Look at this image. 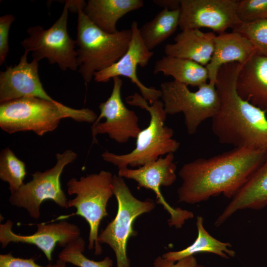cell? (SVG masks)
I'll use <instances>...</instances> for the list:
<instances>
[{
    "label": "cell",
    "instance_id": "19",
    "mask_svg": "<svg viewBox=\"0 0 267 267\" xmlns=\"http://www.w3.org/2000/svg\"><path fill=\"white\" fill-rule=\"evenodd\" d=\"M267 206V151L265 159L215 222L219 226L236 211L259 210Z\"/></svg>",
    "mask_w": 267,
    "mask_h": 267
},
{
    "label": "cell",
    "instance_id": "25",
    "mask_svg": "<svg viewBox=\"0 0 267 267\" xmlns=\"http://www.w3.org/2000/svg\"><path fill=\"white\" fill-rule=\"evenodd\" d=\"M26 165L8 147L0 154V178L8 183L11 194L16 192L24 183Z\"/></svg>",
    "mask_w": 267,
    "mask_h": 267
},
{
    "label": "cell",
    "instance_id": "8",
    "mask_svg": "<svg viewBox=\"0 0 267 267\" xmlns=\"http://www.w3.org/2000/svg\"><path fill=\"white\" fill-rule=\"evenodd\" d=\"M160 90L166 114L182 113L189 134H194L203 122L213 118L220 108L216 84L210 82L191 91L186 85L173 80L162 83Z\"/></svg>",
    "mask_w": 267,
    "mask_h": 267
},
{
    "label": "cell",
    "instance_id": "33",
    "mask_svg": "<svg viewBox=\"0 0 267 267\" xmlns=\"http://www.w3.org/2000/svg\"><path fill=\"white\" fill-rule=\"evenodd\" d=\"M57 262L59 263V267H66V263L58 259Z\"/></svg>",
    "mask_w": 267,
    "mask_h": 267
},
{
    "label": "cell",
    "instance_id": "16",
    "mask_svg": "<svg viewBox=\"0 0 267 267\" xmlns=\"http://www.w3.org/2000/svg\"><path fill=\"white\" fill-rule=\"evenodd\" d=\"M28 53L24 52L17 64L6 66L5 70L0 72V104L24 97L56 101L43 88L39 75V62L33 59L29 63Z\"/></svg>",
    "mask_w": 267,
    "mask_h": 267
},
{
    "label": "cell",
    "instance_id": "27",
    "mask_svg": "<svg viewBox=\"0 0 267 267\" xmlns=\"http://www.w3.org/2000/svg\"><path fill=\"white\" fill-rule=\"evenodd\" d=\"M246 37L256 51L267 56V19L249 23L242 22L232 29Z\"/></svg>",
    "mask_w": 267,
    "mask_h": 267
},
{
    "label": "cell",
    "instance_id": "24",
    "mask_svg": "<svg viewBox=\"0 0 267 267\" xmlns=\"http://www.w3.org/2000/svg\"><path fill=\"white\" fill-rule=\"evenodd\" d=\"M179 8H164L150 21L139 28L140 36L147 48L151 50L164 42L179 26Z\"/></svg>",
    "mask_w": 267,
    "mask_h": 267
},
{
    "label": "cell",
    "instance_id": "1",
    "mask_svg": "<svg viewBox=\"0 0 267 267\" xmlns=\"http://www.w3.org/2000/svg\"><path fill=\"white\" fill-rule=\"evenodd\" d=\"M267 150L233 149L184 164L178 172L182 182L178 202L194 204L221 194L232 199L263 162Z\"/></svg>",
    "mask_w": 267,
    "mask_h": 267
},
{
    "label": "cell",
    "instance_id": "14",
    "mask_svg": "<svg viewBox=\"0 0 267 267\" xmlns=\"http://www.w3.org/2000/svg\"><path fill=\"white\" fill-rule=\"evenodd\" d=\"M131 29L132 36L126 52L111 66L95 73L94 80L97 83H106L115 77L128 78L138 88L143 98L151 104L161 98V91L143 85L138 78L136 70L137 66L144 67L148 64L154 52L149 50L143 43L137 22H132Z\"/></svg>",
    "mask_w": 267,
    "mask_h": 267
},
{
    "label": "cell",
    "instance_id": "7",
    "mask_svg": "<svg viewBox=\"0 0 267 267\" xmlns=\"http://www.w3.org/2000/svg\"><path fill=\"white\" fill-rule=\"evenodd\" d=\"M113 191L118 203L115 218L98 234V242L106 244L114 251L117 267H131L127 254V242L137 232L133 225L140 215L150 212L155 208L154 202L148 199L141 201L131 193L123 178L113 176Z\"/></svg>",
    "mask_w": 267,
    "mask_h": 267
},
{
    "label": "cell",
    "instance_id": "13",
    "mask_svg": "<svg viewBox=\"0 0 267 267\" xmlns=\"http://www.w3.org/2000/svg\"><path fill=\"white\" fill-rule=\"evenodd\" d=\"M239 0H180L179 27L182 30L207 28L218 34L242 22L236 14Z\"/></svg>",
    "mask_w": 267,
    "mask_h": 267
},
{
    "label": "cell",
    "instance_id": "35",
    "mask_svg": "<svg viewBox=\"0 0 267 267\" xmlns=\"http://www.w3.org/2000/svg\"></svg>",
    "mask_w": 267,
    "mask_h": 267
},
{
    "label": "cell",
    "instance_id": "5",
    "mask_svg": "<svg viewBox=\"0 0 267 267\" xmlns=\"http://www.w3.org/2000/svg\"><path fill=\"white\" fill-rule=\"evenodd\" d=\"M127 104L143 109L150 114L147 127L140 131L136 137L135 147L130 153L116 154L106 151L101 154L103 159L118 169L142 166L157 160L160 157L175 152L179 142L173 138L174 131L165 125L167 114L163 102L157 100L151 104L137 93L126 98Z\"/></svg>",
    "mask_w": 267,
    "mask_h": 267
},
{
    "label": "cell",
    "instance_id": "10",
    "mask_svg": "<svg viewBox=\"0 0 267 267\" xmlns=\"http://www.w3.org/2000/svg\"><path fill=\"white\" fill-rule=\"evenodd\" d=\"M55 157L56 162L53 167L43 172H35L32 174V180L24 183L9 197L12 206L24 208L33 219L40 218L41 205L46 200L68 208V200L61 188L60 176L64 168L76 159L77 154L67 149L62 153H57Z\"/></svg>",
    "mask_w": 267,
    "mask_h": 267
},
{
    "label": "cell",
    "instance_id": "4",
    "mask_svg": "<svg viewBox=\"0 0 267 267\" xmlns=\"http://www.w3.org/2000/svg\"><path fill=\"white\" fill-rule=\"evenodd\" d=\"M84 0H78L76 44L78 71L89 83L95 73L118 61L126 52L131 41V29L108 34L93 24L83 11Z\"/></svg>",
    "mask_w": 267,
    "mask_h": 267
},
{
    "label": "cell",
    "instance_id": "6",
    "mask_svg": "<svg viewBox=\"0 0 267 267\" xmlns=\"http://www.w3.org/2000/svg\"><path fill=\"white\" fill-rule=\"evenodd\" d=\"M112 174L101 171L98 173L82 177L79 180L71 178L67 183V193L75 194V197L68 201V206L75 207L76 212L70 215L63 216L57 220H65L73 215L84 218L88 222L89 231L88 249H94V254L100 255L102 247L98 242V228L103 218L108 216L106 206L114 195Z\"/></svg>",
    "mask_w": 267,
    "mask_h": 267
},
{
    "label": "cell",
    "instance_id": "22",
    "mask_svg": "<svg viewBox=\"0 0 267 267\" xmlns=\"http://www.w3.org/2000/svg\"><path fill=\"white\" fill-rule=\"evenodd\" d=\"M162 73L164 76H172L174 80L187 86L199 87L209 80L205 66L192 60L165 56L156 61L153 73Z\"/></svg>",
    "mask_w": 267,
    "mask_h": 267
},
{
    "label": "cell",
    "instance_id": "17",
    "mask_svg": "<svg viewBox=\"0 0 267 267\" xmlns=\"http://www.w3.org/2000/svg\"><path fill=\"white\" fill-rule=\"evenodd\" d=\"M236 89L241 98L267 114V56L256 51L242 65Z\"/></svg>",
    "mask_w": 267,
    "mask_h": 267
},
{
    "label": "cell",
    "instance_id": "34",
    "mask_svg": "<svg viewBox=\"0 0 267 267\" xmlns=\"http://www.w3.org/2000/svg\"><path fill=\"white\" fill-rule=\"evenodd\" d=\"M196 267H205L202 265L197 264Z\"/></svg>",
    "mask_w": 267,
    "mask_h": 267
},
{
    "label": "cell",
    "instance_id": "20",
    "mask_svg": "<svg viewBox=\"0 0 267 267\" xmlns=\"http://www.w3.org/2000/svg\"><path fill=\"white\" fill-rule=\"evenodd\" d=\"M216 35L199 29H186L178 33L173 44H168L164 49L166 56L185 58L206 66L214 48Z\"/></svg>",
    "mask_w": 267,
    "mask_h": 267
},
{
    "label": "cell",
    "instance_id": "31",
    "mask_svg": "<svg viewBox=\"0 0 267 267\" xmlns=\"http://www.w3.org/2000/svg\"><path fill=\"white\" fill-rule=\"evenodd\" d=\"M198 263L193 255L181 259L177 263L164 259L162 256L155 258L153 262L154 267H196Z\"/></svg>",
    "mask_w": 267,
    "mask_h": 267
},
{
    "label": "cell",
    "instance_id": "28",
    "mask_svg": "<svg viewBox=\"0 0 267 267\" xmlns=\"http://www.w3.org/2000/svg\"><path fill=\"white\" fill-rule=\"evenodd\" d=\"M236 14L243 23L267 20V0H239Z\"/></svg>",
    "mask_w": 267,
    "mask_h": 267
},
{
    "label": "cell",
    "instance_id": "15",
    "mask_svg": "<svg viewBox=\"0 0 267 267\" xmlns=\"http://www.w3.org/2000/svg\"><path fill=\"white\" fill-rule=\"evenodd\" d=\"M13 224L9 220L0 224L1 247L5 248L11 242L34 245L44 253L49 262L52 261V253L57 245L64 248L81 236L79 227L65 220L56 223H37V231L29 235L16 234L12 230Z\"/></svg>",
    "mask_w": 267,
    "mask_h": 267
},
{
    "label": "cell",
    "instance_id": "29",
    "mask_svg": "<svg viewBox=\"0 0 267 267\" xmlns=\"http://www.w3.org/2000/svg\"><path fill=\"white\" fill-rule=\"evenodd\" d=\"M14 20V16L11 14H5L0 17V65L5 62L8 53L9 31Z\"/></svg>",
    "mask_w": 267,
    "mask_h": 267
},
{
    "label": "cell",
    "instance_id": "23",
    "mask_svg": "<svg viewBox=\"0 0 267 267\" xmlns=\"http://www.w3.org/2000/svg\"><path fill=\"white\" fill-rule=\"evenodd\" d=\"M196 225L198 235L191 245L179 251L168 252L163 254L162 257L176 262L186 257L199 253L215 254L224 259L235 256V252L229 249L232 247L230 243L223 242L216 239L205 229L202 217H197Z\"/></svg>",
    "mask_w": 267,
    "mask_h": 267
},
{
    "label": "cell",
    "instance_id": "11",
    "mask_svg": "<svg viewBox=\"0 0 267 267\" xmlns=\"http://www.w3.org/2000/svg\"><path fill=\"white\" fill-rule=\"evenodd\" d=\"M174 159V153H169L165 157H160L157 160L136 169L121 168L119 169L118 176L133 179L139 187L152 190L156 195V202L162 205L170 215L168 220V225L178 229L186 221L193 218L194 214L180 208H173L166 202L161 193V186H171L177 179V166Z\"/></svg>",
    "mask_w": 267,
    "mask_h": 267
},
{
    "label": "cell",
    "instance_id": "18",
    "mask_svg": "<svg viewBox=\"0 0 267 267\" xmlns=\"http://www.w3.org/2000/svg\"><path fill=\"white\" fill-rule=\"evenodd\" d=\"M255 52L251 42L238 32L218 34L211 59L206 66L209 82L216 84L218 72L223 65L234 62L243 64Z\"/></svg>",
    "mask_w": 267,
    "mask_h": 267
},
{
    "label": "cell",
    "instance_id": "9",
    "mask_svg": "<svg viewBox=\"0 0 267 267\" xmlns=\"http://www.w3.org/2000/svg\"><path fill=\"white\" fill-rule=\"evenodd\" d=\"M68 11L67 0L61 15L50 28L45 30L40 25L31 27L27 30L29 37L21 42L25 52H32L33 59L39 62L46 58L50 64H57L63 71L78 69L76 41L67 32Z\"/></svg>",
    "mask_w": 267,
    "mask_h": 267
},
{
    "label": "cell",
    "instance_id": "21",
    "mask_svg": "<svg viewBox=\"0 0 267 267\" xmlns=\"http://www.w3.org/2000/svg\"><path fill=\"white\" fill-rule=\"evenodd\" d=\"M143 6L142 0H89L83 11L102 31L114 34L118 20L128 13Z\"/></svg>",
    "mask_w": 267,
    "mask_h": 267
},
{
    "label": "cell",
    "instance_id": "2",
    "mask_svg": "<svg viewBox=\"0 0 267 267\" xmlns=\"http://www.w3.org/2000/svg\"><path fill=\"white\" fill-rule=\"evenodd\" d=\"M242 65L227 64L218 72L216 88L220 106L212 118L211 129L221 143L267 150L266 112L241 98L236 91V78Z\"/></svg>",
    "mask_w": 267,
    "mask_h": 267
},
{
    "label": "cell",
    "instance_id": "3",
    "mask_svg": "<svg viewBox=\"0 0 267 267\" xmlns=\"http://www.w3.org/2000/svg\"><path fill=\"white\" fill-rule=\"evenodd\" d=\"M97 117L89 108L74 109L57 101L34 97H24L0 105V127L10 134L33 131L43 136L55 130L62 119L93 123Z\"/></svg>",
    "mask_w": 267,
    "mask_h": 267
},
{
    "label": "cell",
    "instance_id": "30",
    "mask_svg": "<svg viewBox=\"0 0 267 267\" xmlns=\"http://www.w3.org/2000/svg\"><path fill=\"white\" fill-rule=\"evenodd\" d=\"M0 267H59V263L42 266L35 263L33 258L22 259L14 257L11 253L0 255Z\"/></svg>",
    "mask_w": 267,
    "mask_h": 267
},
{
    "label": "cell",
    "instance_id": "26",
    "mask_svg": "<svg viewBox=\"0 0 267 267\" xmlns=\"http://www.w3.org/2000/svg\"><path fill=\"white\" fill-rule=\"evenodd\" d=\"M85 250V242L80 236L63 248L58 254V259L66 263H70L78 267H112L113 261L106 257L100 261L90 260L83 253Z\"/></svg>",
    "mask_w": 267,
    "mask_h": 267
},
{
    "label": "cell",
    "instance_id": "12",
    "mask_svg": "<svg viewBox=\"0 0 267 267\" xmlns=\"http://www.w3.org/2000/svg\"><path fill=\"white\" fill-rule=\"evenodd\" d=\"M112 79L111 93L106 101L100 104V114L91 127L92 144L97 143V134H106L115 141L124 143L130 138H136L141 131L138 116L122 100L123 81L119 77Z\"/></svg>",
    "mask_w": 267,
    "mask_h": 267
},
{
    "label": "cell",
    "instance_id": "32",
    "mask_svg": "<svg viewBox=\"0 0 267 267\" xmlns=\"http://www.w3.org/2000/svg\"><path fill=\"white\" fill-rule=\"evenodd\" d=\"M153 2L156 5L170 10L179 9L180 0H153Z\"/></svg>",
    "mask_w": 267,
    "mask_h": 267
}]
</instances>
